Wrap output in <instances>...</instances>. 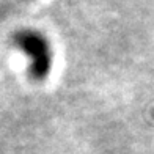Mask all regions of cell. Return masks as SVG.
I'll return each instance as SVG.
<instances>
[{"mask_svg": "<svg viewBox=\"0 0 154 154\" xmlns=\"http://www.w3.org/2000/svg\"><path fill=\"white\" fill-rule=\"evenodd\" d=\"M14 44L30 58V75L33 80L41 82L52 69V51L47 39L35 30H22L16 33Z\"/></svg>", "mask_w": 154, "mask_h": 154, "instance_id": "cell-1", "label": "cell"}]
</instances>
